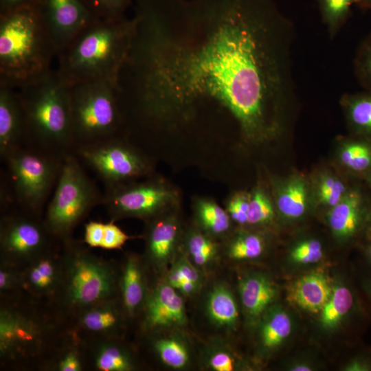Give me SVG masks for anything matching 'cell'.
Instances as JSON below:
<instances>
[{
	"label": "cell",
	"instance_id": "f1b7e54d",
	"mask_svg": "<svg viewBox=\"0 0 371 371\" xmlns=\"http://www.w3.org/2000/svg\"><path fill=\"white\" fill-rule=\"evenodd\" d=\"M265 249L264 238L255 232H240L234 235L226 244L225 253L234 260H254Z\"/></svg>",
	"mask_w": 371,
	"mask_h": 371
},
{
	"label": "cell",
	"instance_id": "2e32d148",
	"mask_svg": "<svg viewBox=\"0 0 371 371\" xmlns=\"http://www.w3.org/2000/svg\"><path fill=\"white\" fill-rule=\"evenodd\" d=\"M365 203L361 193L351 190L339 203L330 208L327 219L335 237L346 240L357 234L364 218Z\"/></svg>",
	"mask_w": 371,
	"mask_h": 371
},
{
	"label": "cell",
	"instance_id": "ba28073f",
	"mask_svg": "<svg viewBox=\"0 0 371 371\" xmlns=\"http://www.w3.org/2000/svg\"><path fill=\"white\" fill-rule=\"evenodd\" d=\"M62 279L66 302L83 309L107 302L115 291V276L104 261L69 245Z\"/></svg>",
	"mask_w": 371,
	"mask_h": 371
},
{
	"label": "cell",
	"instance_id": "816d5d0a",
	"mask_svg": "<svg viewBox=\"0 0 371 371\" xmlns=\"http://www.w3.org/2000/svg\"><path fill=\"white\" fill-rule=\"evenodd\" d=\"M293 371H309L311 370V368L308 366L304 364H297L293 366L291 369Z\"/></svg>",
	"mask_w": 371,
	"mask_h": 371
},
{
	"label": "cell",
	"instance_id": "5bb4252c",
	"mask_svg": "<svg viewBox=\"0 0 371 371\" xmlns=\"http://www.w3.org/2000/svg\"><path fill=\"white\" fill-rule=\"evenodd\" d=\"M167 281L159 283L145 301V324L150 330L181 328L187 323L184 302Z\"/></svg>",
	"mask_w": 371,
	"mask_h": 371
},
{
	"label": "cell",
	"instance_id": "7c38bea8",
	"mask_svg": "<svg viewBox=\"0 0 371 371\" xmlns=\"http://www.w3.org/2000/svg\"><path fill=\"white\" fill-rule=\"evenodd\" d=\"M58 54L95 17L82 0H38Z\"/></svg>",
	"mask_w": 371,
	"mask_h": 371
},
{
	"label": "cell",
	"instance_id": "7a4b0ae2",
	"mask_svg": "<svg viewBox=\"0 0 371 371\" xmlns=\"http://www.w3.org/2000/svg\"><path fill=\"white\" fill-rule=\"evenodd\" d=\"M135 25L133 16L94 19L58 54V76L68 86L94 80L116 86Z\"/></svg>",
	"mask_w": 371,
	"mask_h": 371
},
{
	"label": "cell",
	"instance_id": "603a6c76",
	"mask_svg": "<svg viewBox=\"0 0 371 371\" xmlns=\"http://www.w3.org/2000/svg\"><path fill=\"white\" fill-rule=\"evenodd\" d=\"M30 262L25 275L26 284L38 293L53 291L62 279V272L56 260L44 252Z\"/></svg>",
	"mask_w": 371,
	"mask_h": 371
},
{
	"label": "cell",
	"instance_id": "6da1fadb",
	"mask_svg": "<svg viewBox=\"0 0 371 371\" xmlns=\"http://www.w3.org/2000/svg\"><path fill=\"white\" fill-rule=\"evenodd\" d=\"M116 89L126 128H186L208 108L241 137L280 134L295 94L293 24L276 0H135Z\"/></svg>",
	"mask_w": 371,
	"mask_h": 371
},
{
	"label": "cell",
	"instance_id": "8fae6325",
	"mask_svg": "<svg viewBox=\"0 0 371 371\" xmlns=\"http://www.w3.org/2000/svg\"><path fill=\"white\" fill-rule=\"evenodd\" d=\"M34 216L10 214L1 223V249L7 262L31 261L45 252L47 235L50 234L44 223L41 224Z\"/></svg>",
	"mask_w": 371,
	"mask_h": 371
},
{
	"label": "cell",
	"instance_id": "4dcf8cb0",
	"mask_svg": "<svg viewBox=\"0 0 371 371\" xmlns=\"http://www.w3.org/2000/svg\"><path fill=\"white\" fill-rule=\"evenodd\" d=\"M107 302L109 301L83 309L80 322L85 328L95 333H107L118 326L120 314Z\"/></svg>",
	"mask_w": 371,
	"mask_h": 371
},
{
	"label": "cell",
	"instance_id": "8992f818",
	"mask_svg": "<svg viewBox=\"0 0 371 371\" xmlns=\"http://www.w3.org/2000/svg\"><path fill=\"white\" fill-rule=\"evenodd\" d=\"M102 201L103 194L85 172L80 159L73 153L67 155L44 224L51 235L67 240L80 222Z\"/></svg>",
	"mask_w": 371,
	"mask_h": 371
},
{
	"label": "cell",
	"instance_id": "7dc6e473",
	"mask_svg": "<svg viewBox=\"0 0 371 371\" xmlns=\"http://www.w3.org/2000/svg\"><path fill=\"white\" fill-rule=\"evenodd\" d=\"M38 0H0V14Z\"/></svg>",
	"mask_w": 371,
	"mask_h": 371
},
{
	"label": "cell",
	"instance_id": "b9f144b4",
	"mask_svg": "<svg viewBox=\"0 0 371 371\" xmlns=\"http://www.w3.org/2000/svg\"><path fill=\"white\" fill-rule=\"evenodd\" d=\"M172 267L175 268L184 280L193 282L202 286L203 279L200 271L190 260L185 252L175 256Z\"/></svg>",
	"mask_w": 371,
	"mask_h": 371
},
{
	"label": "cell",
	"instance_id": "8d00e7d4",
	"mask_svg": "<svg viewBox=\"0 0 371 371\" xmlns=\"http://www.w3.org/2000/svg\"><path fill=\"white\" fill-rule=\"evenodd\" d=\"M349 190L346 185L339 178L326 175L318 183L317 199L322 205L331 208L339 203Z\"/></svg>",
	"mask_w": 371,
	"mask_h": 371
},
{
	"label": "cell",
	"instance_id": "e575fe53",
	"mask_svg": "<svg viewBox=\"0 0 371 371\" xmlns=\"http://www.w3.org/2000/svg\"><path fill=\"white\" fill-rule=\"evenodd\" d=\"M274 206L267 192L261 186H256L250 193L247 213V224L264 225L272 221Z\"/></svg>",
	"mask_w": 371,
	"mask_h": 371
},
{
	"label": "cell",
	"instance_id": "484cf974",
	"mask_svg": "<svg viewBox=\"0 0 371 371\" xmlns=\"http://www.w3.org/2000/svg\"><path fill=\"white\" fill-rule=\"evenodd\" d=\"M35 331L24 319L14 314L3 312L0 317L1 352L6 353L21 344L34 341Z\"/></svg>",
	"mask_w": 371,
	"mask_h": 371
},
{
	"label": "cell",
	"instance_id": "ab89813d",
	"mask_svg": "<svg viewBox=\"0 0 371 371\" xmlns=\"http://www.w3.org/2000/svg\"><path fill=\"white\" fill-rule=\"evenodd\" d=\"M323 256V249L320 242L310 239L297 244L291 251V257L300 264H311L319 261Z\"/></svg>",
	"mask_w": 371,
	"mask_h": 371
},
{
	"label": "cell",
	"instance_id": "c3c4849f",
	"mask_svg": "<svg viewBox=\"0 0 371 371\" xmlns=\"http://www.w3.org/2000/svg\"><path fill=\"white\" fill-rule=\"evenodd\" d=\"M201 287V286L193 282L183 280L178 285L176 289L183 295H190L196 293Z\"/></svg>",
	"mask_w": 371,
	"mask_h": 371
},
{
	"label": "cell",
	"instance_id": "d4e9b609",
	"mask_svg": "<svg viewBox=\"0 0 371 371\" xmlns=\"http://www.w3.org/2000/svg\"><path fill=\"white\" fill-rule=\"evenodd\" d=\"M184 252L198 268H206L215 260L218 251L214 238L208 236L196 226L189 228L182 235Z\"/></svg>",
	"mask_w": 371,
	"mask_h": 371
},
{
	"label": "cell",
	"instance_id": "d590c367",
	"mask_svg": "<svg viewBox=\"0 0 371 371\" xmlns=\"http://www.w3.org/2000/svg\"><path fill=\"white\" fill-rule=\"evenodd\" d=\"M203 362L207 368L214 371H234L238 368V361L232 351L218 342L207 346Z\"/></svg>",
	"mask_w": 371,
	"mask_h": 371
},
{
	"label": "cell",
	"instance_id": "4fadbf2b",
	"mask_svg": "<svg viewBox=\"0 0 371 371\" xmlns=\"http://www.w3.org/2000/svg\"><path fill=\"white\" fill-rule=\"evenodd\" d=\"M179 207L167 210L148 221L146 233V255L161 271L173 261L182 238Z\"/></svg>",
	"mask_w": 371,
	"mask_h": 371
},
{
	"label": "cell",
	"instance_id": "52a82bcc",
	"mask_svg": "<svg viewBox=\"0 0 371 371\" xmlns=\"http://www.w3.org/2000/svg\"><path fill=\"white\" fill-rule=\"evenodd\" d=\"M64 157L23 145L3 159L13 198L24 212L40 213L56 184Z\"/></svg>",
	"mask_w": 371,
	"mask_h": 371
},
{
	"label": "cell",
	"instance_id": "3957f363",
	"mask_svg": "<svg viewBox=\"0 0 371 371\" xmlns=\"http://www.w3.org/2000/svg\"><path fill=\"white\" fill-rule=\"evenodd\" d=\"M57 57L38 1L0 14V86L18 89L38 79Z\"/></svg>",
	"mask_w": 371,
	"mask_h": 371
},
{
	"label": "cell",
	"instance_id": "d6a6232c",
	"mask_svg": "<svg viewBox=\"0 0 371 371\" xmlns=\"http://www.w3.org/2000/svg\"><path fill=\"white\" fill-rule=\"evenodd\" d=\"M342 146L339 153L342 165L355 172H371V142L368 138L348 140Z\"/></svg>",
	"mask_w": 371,
	"mask_h": 371
},
{
	"label": "cell",
	"instance_id": "f5cc1de1",
	"mask_svg": "<svg viewBox=\"0 0 371 371\" xmlns=\"http://www.w3.org/2000/svg\"><path fill=\"white\" fill-rule=\"evenodd\" d=\"M368 256L370 257V258L371 259V245L368 247Z\"/></svg>",
	"mask_w": 371,
	"mask_h": 371
},
{
	"label": "cell",
	"instance_id": "ac0fdd59",
	"mask_svg": "<svg viewBox=\"0 0 371 371\" xmlns=\"http://www.w3.org/2000/svg\"><path fill=\"white\" fill-rule=\"evenodd\" d=\"M332 291L333 288L325 275L312 272L294 282L289 297L301 308L316 313L322 311Z\"/></svg>",
	"mask_w": 371,
	"mask_h": 371
},
{
	"label": "cell",
	"instance_id": "83f0119b",
	"mask_svg": "<svg viewBox=\"0 0 371 371\" xmlns=\"http://www.w3.org/2000/svg\"><path fill=\"white\" fill-rule=\"evenodd\" d=\"M316 2L328 36L334 38L350 18L357 0H316Z\"/></svg>",
	"mask_w": 371,
	"mask_h": 371
},
{
	"label": "cell",
	"instance_id": "f35d334b",
	"mask_svg": "<svg viewBox=\"0 0 371 371\" xmlns=\"http://www.w3.org/2000/svg\"><path fill=\"white\" fill-rule=\"evenodd\" d=\"M93 15L102 19H118L125 16V12L135 0H82Z\"/></svg>",
	"mask_w": 371,
	"mask_h": 371
},
{
	"label": "cell",
	"instance_id": "60d3db41",
	"mask_svg": "<svg viewBox=\"0 0 371 371\" xmlns=\"http://www.w3.org/2000/svg\"><path fill=\"white\" fill-rule=\"evenodd\" d=\"M250 194L239 191L234 193L227 200L225 210L231 220L240 225L247 224V213Z\"/></svg>",
	"mask_w": 371,
	"mask_h": 371
},
{
	"label": "cell",
	"instance_id": "7bdbcfd3",
	"mask_svg": "<svg viewBox=\"0 0 371 371\" xmlns=\"http://www.w3.org/2000/svg\"><path fill=\"white\" fill-rule=\"evenodd\" d=\"M131 237L114 223V221L104 223V236L100 248L115 249L121 248Z\"/></svg>",
	"mask_w": 371,
	"mask_h": 371
},
{
	"label": "cell",
	"instance_id": "f907efd6",
	"mask_svg": "<svg viewBox=\"0 0 371 371\" xmlns=\"http://www.w3.org/2000/svg\"><path fill=\"white\" fill-rule=\"evenodd\" d=\"M358 6L368 10H371V0H357Z\"/></svg>",
	"mask_w": 371,
	"mask_h": 371
},
{
	"label": "cell",
	"instance_id": "db71d44e",
	"mask_svg": "<svg viewBox=\"0 0 371 371\" xmlns=\"http://www.w3.org/2000/svg\"><path fill=\"white\" fill-rule=\"evenodd\" d=\"M368 181L371 183V172H370L368 178Z\"/></svg>",
	"mask_w": 371,
	"mask_h": 371
},
{
	"label": "cell",
	"instance_id": "4316f807",
	"mask_svg": "<svg viewBox=\"0 0 371 371\" xmlns=\"http://www.w3.org/2000/svg\"><path fill=\"white\" fill-rule=\"evenodd\" d=\"M153 348L161 362L172 369H183L190 361V352L185 341L171 335L154 340Z\"/></svg>",
	"mask_w": 371,
	"mask_h": 371
},
{
	"label": "cell",
	"instance_id": "7402d4cb",
	"mask_svg": "<svg viewBox=\"0 0 371 371\" xmlns=\"http://www.w3.org/2000/svg\"><path fill=\"white\" fill-rule=\"evenodd\" d=\"M206 313L216 326L233 329L238 320V310L234 297L223 284L215 285L208 293L205 303Z\"/></svg>",
	"mask_w": 371,
	"mask_h": 371
},
{
	"label": "cell",
	"instance_id": "d6986e66",
	"mask_svg": "<svg viewBox=\"0 0 371 371\" xmlns=\"http://www.w3.org/2000/svg\"><path fill=\"white\" fill-rule=\"evenodd\" d=\"M309 196L306 181L300 176H294L278 185L276 189V206L283 217L296 220L307 212Z\"/></svg>",
	"mask_w": 371,
	"mask_h": 371
},
{
	"label": "cell",
	"instance_id": "e0dca14e",
	"mask_svg": "<svg viewBox=\"0 0 371 371\" xmlns=\"http://www.w3.org/2000/svg\"><path fill=\"white\" fill-rule=\"evenodd\" d=\"M238 289L243 309L251 321L257 320L263 314L276 295L273 282L260 273L243 278Z\"/></svg>",
	"mask_w": 371,
	"mask_h": 371
},
{
	"label": "cell",
	"instance_id": "44dd1931",
	"mask_svg": "<svg viewBox=\"0 0 371 371\" xmlns=\"http://www.w3.org/2000/svg\"><path fill=\"white\" fill-rule=\"evenodd\" d=\"M120 286L124 308L129 315H134L146 300L143 268L135 256H129L126 258Z\"/></svg>",
	"mask_w": 371,
	"mask_h": 371
},
{
	"label": "cell",
	"instance_id": "ffe728a7",
	"mask_svg": "<svg viewBox=\"0 0 371 371\" xmlns=\"http://www.w3.org/2000/svg\"><path fill=\"white\" fill-rule=\"evenodd\" d=\"M193 203L196 226L199 229L214 239L228 234L232 221L225 209L207 197L196 198Z\"/></svg>",
	"mask_w": 371,
	"mask_h": 371
},
{
	"label": "cell",
	"instance_id": "836d02e7",
	"mask_svg": "<svg viewBox=\"0 0 371 371\" xmlns=\"http://www.w3.org/2000/svg\"><path fill=\"white\" fill-rule=\"evenodd\" d=\"M95 365L102 371H129L134 368L129 352L121 346L111 344L98 349Z\"/></svg>",
	"mask_w": 371,
	"mask_h": 371
},
{
	"label": "cell",
	"instance_id": "30bf717a",
	"mask_svg": "<svg viewBox=\"0 0 371 371\" xmlns=\"http://www.w3.org/2000/svg\"><path fill=\"white\" fill-rule=\"evenodd\" d=\"M179 203V192L174 186L163 179L149 178L105 188L102 204L114 221L124 218L146 221Z\"/></svg>",
	"mask_w": 371,
	"mask_h": 371
},
{
	"label": "cell",
	"instance_id": "5b68a950",
	"mask_svg": "<svg viewBox=\"0 0 371 371\" xmlns=\"http://www.w3.org/2000/svg\"><path fill=\"white\" fill-rule=\"evenodd\" d=\"M69 87L74 151L121 135L123 120L114 84L94 80Z\"/></svg>",
	"mask_w": 371,
	"mask_h": 371
},
{
	"label": "cell",
	"instance_id": "681fc988",
	"mask_svg": "<svg viewBox=\"0 0 371 371\" xmlns=\"http://www.w3.org/2000/svg\"><path fill=\"white\" fill-rule=\"evenodd\" d=\"M369 366L364 362L356 360L350 363L347 367V370L352 371H361V370H368Z\"/></svg>",
	"mask_w": 371,
	"mask_h": 371
},
{
	"label": "cell",
	"instance_id": "1f68e13d",
	"mask_svg": "<svg viewBox=\"0 0 371 371\" xmlns=\"http://www.w3.org/2000/svg\"><path fill=\"white\" fill-rule=\"evenodd\" d=\"M291 328V320L286 313L281 310L270 313L260 328L262 346L267 350L277 347L289 335Z\"/></svg>",
	"mask_w": 371,
	"mask_h": 371
},
{
	"label": "cell",
	"instance_id": "9c48e42d",
	"mask_svg": "<svg viewBox=\"0 0 371 371\" xmlns=\"http://www.w3.org/2000/svg\"><path fill=\"white\" fill-rule=\"evenodd\" d=\"M73 154L97 175L105 188L135 181L152 172L147 157L121 135L80 146Z\"/></svg>",
	"mask_w": 371,
	"mask_h": 371
},
{
	"label": "cell",
	"instance_id": "277c9868",
	"mask_svg": "<svg viewBox=\"0 0 371 371\" xmlns=\"http://www.w3.org/2000/svg\"><path fill=\"white\" fill-rule=\"evenodd\" d=\"M16 89L25 117V145L63 157L73 153L70 87L56 69Z\"/></svg>",
	"mask_w": 371,
	"mask_h": 371
},
{
	"label": "cell",
	"instance_id": "ee69618b",
	"mask_svg": "<svg viewBox=\"0 0 371 371\" xmlns=\"http://www.w3.org/2000/svg\"><path fill=\"white\" fill-rule=\"evenodd\" d=\"M104 231V223L98 221H89L85 227V243L91 247H100Z\"/></svg>",
	"mask_w": 371,
	"mask_h": 371
},
{
	"label": "cell",
	"instance_id": "bcb514c9",
	"mask_svg": "<svg viewBox=\"0 0 371 371\" xmlns=\"http://www.w3.org/2000/svg\"><path fill=\"white\" fill-rule=\"evenodd\" d=\"M58 370L60 371H80L81 364L78 357L73 352L68 353L60 361Z\"/></svg>",
	"mask_w": 371,
	"mask_h": 371
},
{
	"label": "cell",
	"instance_id": "9a60e30c",
	"mask_svg": "<svg viewBox=\"0 0 371 371\" xmlns=\"http://www.w3.org/2000/svg\"><path fill=\"white\" fill-rule=\"evenodd\" d=\"M25 144V124L23 108L16 89L0 86V155Z\"/></svg>",
	"mask_w": 371,
	"mask_h": 371
},
{
	"label": "cell",
	"instance_id": "f6af8a7d",
	"mask_svg": "<svg viewBox=\"0 0 371 371\" xmlns=\"http://www.w3.org/2000/svg\"><path fill=\"white\" fill-rule=\"evenodd\" d=\"M17 282V275L8 266L3 265L0 270V289L5 291L11 289Z\"/></svg>",
	"mask_w": 371,
	"mask_h": 371
},
{
	"label": "cell",
	"instance_id": "74e56055",
	"mask_svg": "<svg viewBox=\"0 0 371 371\" xmlns=\"http://www.w3.org/2000/svg\"><path fill=\"white\" fill-rule=\"evenodd\" d=\"M354 71L361 86L371 91V33L357 48L354 59Z\"/></svg>",
	"mask_w": 371,
	"mask_h": 371
},
{
	"label": "cell",
	"instance_id": "f546056e",
	"mask_svg": "<svg viewBox=\"0 0 371 371\" xmlns=\"http://www.w3.org/2000/svg\"><path fill=\"white\" fill-rule=\"evenodd\" d=\"M353 295L346 286L341 285L333 288L328 300L321 312L322 325L326 328L335 327L350 311Z\"/></svg>",
	"mask_w": 371,
	"mask_h": 371
},
{
	"label": "cell",
	"instance_id": "cb8c5ba5",
	"mask_svg": "<svg viewBox=\"0 0 371 371\" xmlns=\"http://www.w3.org/2000/svg\"><path fill=\"white\" fill-rule=\"evenodd\" d=\"M347 122L354 133L371 138V91L346 93L341 100Z\"/></svg>",
	"mask_w": 371,
	"mask_h": 371
}]
</instances>
